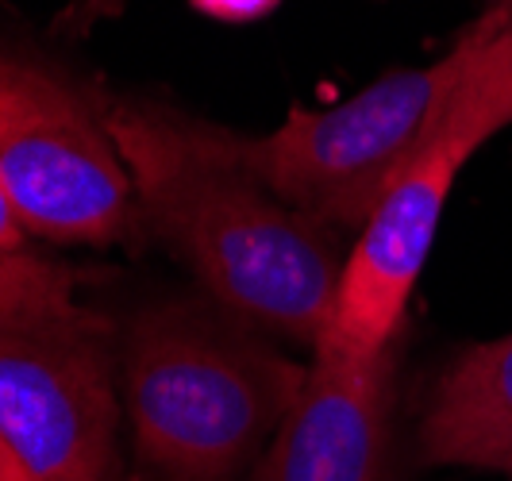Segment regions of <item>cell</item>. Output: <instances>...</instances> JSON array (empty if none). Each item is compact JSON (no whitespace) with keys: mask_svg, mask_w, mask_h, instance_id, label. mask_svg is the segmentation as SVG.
<instances>
[{"mask_svg":"<svg viewBox=\"0 0 512 481\" xmlns=\"http://www.w3.org/2000/svg\"><path fill=\"white\" fill-rule=\"evenodd\" d=\"M24 239H27V228L20 224L16 208H12L8 193H4V185H0V262L24 251Z\"/></svg>","mask_w":512,"mask_h":481,"instance_id":"10","label":"cell"},{"mask_svg":"<svg viewBox=\"0 0 512 481\" xmlns=\"http://www.w3.org/2000/svg\"><path fill=\"white\" fill-rule=\"evenodd\" d=\"M282 0H193V8H201L212 20H224V24H251L262 20L278 8Z\"/></svg>","mask_w":512,"mask_h":481,"instance_id":"9","label":"cell"},{"mask_svg":"<svg viewBox=\"0 0 512 481\" xmlns=\"http://www.w3.org/2000/svg\"><path fill=\"white\" fill-rule=\"evenodd\" d=\"M416 455L512 478V331L462 347L439 370L416 420Z\"/></svg>","mask_w":512,"mask_h":481,"instance_id":"8","label":"cell"},{"mask_svg":"<svg viewBox=\"0 0 512 481\" xmlns=\"http://www.w3.org/2000/svg\"><path fill=\"white\" fill-rule=\"evenodd\" d=\"M308 366L208 297L139 308L120 397L143 481H239L270 451Z\"/></svg>","mask_w":512,"mask_h":481,"instance_id":"2","label":"cell"},{"mask_svg":"<svg viewBox=\"0 0 512 481\" xmlns=\"http://www.w3.org/2000/svg\"><path fill=\"white\" fill-rule=\"evenodd\" d=\"M0 185L27 235L77 247L143 239L101 108L31 62L0 58Z\"/></svg>","mask_w":512,"mask_h":481,"instance_id":"6","label":"cell"},{"mask_svg":"<svg viewBox=\"0 0 512 481\" xmlns=\"http://www.w3.org/2000/svg\"><path fill=\"white\" fill-rule=\"evenodd\" d=\"M0 481H35L24 470V462L12 455V447L0 439Z\"/></svg>","mask_w":512,"mask_h":481,"instance_id":"11","label":"cell"},{"mask_svg":"<svg viewBox=\"0 0 512 481\" xmlns=\"http://www.w3.org/2000/svg\"><path fill=\"white\" fill-rule=\"evenodd\" d=\"M489 20L486 8L432 66L393 70L328 108H293L270 135H235L239 158L305 216L335 231H362L455 108Z\"/></svg>","mask_w":512,"mask_h":481,"instance_id":"4","label":"cell"},{"mask_svg":"<svg viewBox=\"0 0 512 481\" xmlns=\"http://www.w3.org/2000/svg\"><path fill=\"white\" fill-rule=\"evenodd\" d=\"M501 12H505V43H509V58H512V0H497Z\"/></svg>","mask_w":512,"mask_h":481,"instance_id":"13","label":"cell"},{"mask_svg":"<svg viewBox=\"0 0 512 481\" xmlns=\"http://www.w3.org/2000/svg\"><path fill=\"white\" fill-rule=\"evenodd\" d=\"M489 16L482 51L462 81L455 108L347 247L332 320L312 355H374L401 339L405 308L462 166L486 139L512 124V58L497 0H489Z\"/></svg>","mask_w":512,"mask_h":481,"instance_id":"5","label":"cell"},{"mask_svg":"<svg viewBox=\"0 0 512 481\" xmlns=\"http://www.w3.org/2000/svg\"><path fill=\"white\" fill-rule=\"evenodd\" d=\"M81 8H85V16L93 20V16H112V12H120L124 0H81Z\"/></svg>","mask_w":512,"mask_h":481,"instance_id":"12","label":"cell"},{"mask_svg":"<svg viewBox=\"0 0 512 481\" xmlns=\"http://www.w3.org/2000/svg\"><path fill=\"white\" fill-rule=\"evenodd\" d=\"M101 116L135 189L143 239L174 251L231 316L316 351L347 262L343 231L285 204L239 158L228 127L147 101H112Z\"/></svg>","mask_w":512,"mask_h":481,"instance_id":"1","label":"cell"},{"mask_svg":"<svg viewBox=\"0 0 512 481\" xmlns=\"http://www.w3.org/2000/svg\"><path fill=\"white\" fill-rule=\"evenodd\" d=\"M401 339L374 355H312L262 481H389Z\"/></svg>","mask_w":512,"mask_h":481,"instance_id":"7","label":"cell"},{"mask_svg":"<svg viewBox=\"0 0 512 481\" xmlns=\"http://www.w3.org/2000/svg\"><path fill=\"white\" fill-rule=\"evenodd\" d=\"M120 331L74 278L24 251L0 262V439L35 481H124Z\"/></svg>","mask_w":512,"mask_h":481,"instance_id":"3","label":"cell"}]
</instances>
